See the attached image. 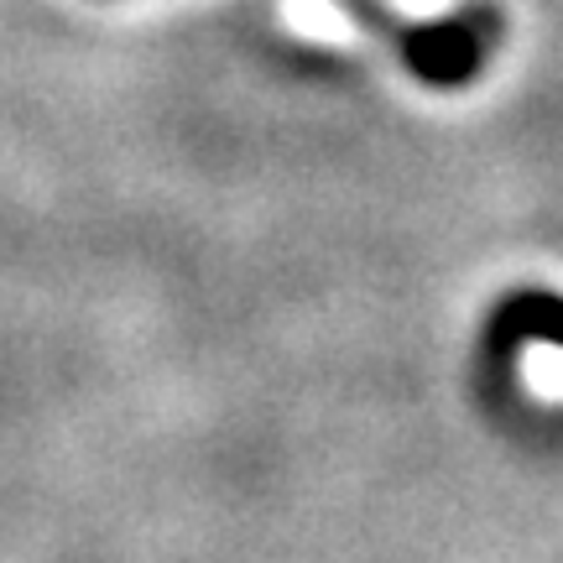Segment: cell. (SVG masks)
<instances>
[{
	"label": "cell",
	"instance_id": "obj_1",
	"mask_svg": "<svg viewBox=\"0 0 563 563\" xmlns=\"http://www.w3.org/2000/svg\"><path fill=\"white\" fill-rule=\"evenodd\" d=\"M506 32V16L496 5H464L454 16L418 21V26H397V53H402L407 74L428 89H460L485 68V58L496 53V42Z\"/></svg>",
	"mask_w": 563,
	"mask_h": 563
},
{
	"label": "cell",
	"instance_id": "obj_2",
	"mask_svg": "<svg viewBox=\"0 0 563 563\" xmlns=\"http://www.w3.org/2000/svg\"><path fill=\"white\" fill-rule=\"evenodd\" d=\"M527 344L563 350V292L517 287L490 308V319H485V365L517 361V350H527Z\"/></svg>",
	"mask_w": 563,
	"mask_h": 563
}]
</instances>
